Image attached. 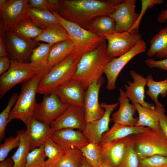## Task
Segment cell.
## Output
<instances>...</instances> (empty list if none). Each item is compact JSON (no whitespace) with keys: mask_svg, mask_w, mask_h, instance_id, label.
<instances>
[{"mask_svg":"<svg viewBox=\"0 0 167 167\" xmlns=\"http://www.w3.org/2000/svg\"><path fill=\"white\" fill-rule=\"evenodd\" d=\"M120 0H58V15L86 29L96 18L108 15L115 9Z\"/></svg>","mask_w":167,"mask_h":167,"instance_id":"6da1fadb","label":"cell"},{"mask_svg":"<svg viewBox=\"0 0 167 167\" xmlns=\"http://www.w3.org/2000/svg\"><path fill=\"white\" fill-rule=\"evenodd\" d=\"M107 49L106 41L94 50L84 54L79 63L72 78L81 81L85 90L93 81L103 76L106 65L113 59L108 55Z\"/></svg>","mask_w":167,"mask_h":167,"instance_id":"7a4b0ae2","label":"cell"},{"mask_svg":"<svg viewBox=\"0 0 167 167\" xmlns=\"http://www.w3.org/2000/svg\"><path fill=\"white\" fill-rule=\"evenodd\" d=\"M84 54L75 49L64 60L52 68L41 80L37 93L44 95H49L58 86L72 78Z\"/></svg>","mask_w":167,"mask_h":167,"instance_id":"3957f363","label":"cell"},{"mask_svg":"<svg viewBox=\"0 0 167 167\" xmlns=\"http://www.w3.org/2000/svg\"><path fill=\"white\" fill-rule=\"evenodd\" d=\"M43 77L37 74L22 83L20 94L10 113L9 122L13 119H19L26 126L33 117L38 104L36 99L37 88Z\"/></svg>","mask_w":167,"mask_h":167,"instance_id":"277c9868","label":"cell"},{"mask_svg":"<svg viewBox=\"0 0 167 167\" xmlns=\"http://www.w3.org/2000/svg\"><path fill=\"white\" fill-rule=\"evenodd\" d=\"M131 136L139 159L155 155L167 156V137L161 129H150Z\"/></svg>","mask_w":167,"mask_h":167,"instance_id":"5b68a950","label":"cell"},{"mask_svg":"<svg viewBox=\"0 0 167 167\" xmlns=\"http://www.w3.org/2000/svg\"><path fill=\"white\" fill-rule=\"evenodd\" d=\"M58 18L67 32L70 39L74 43L75 49L83 54L96 49L106 40L72 22L67 20L54 11L51 12Z\"/></svg>","mask_w":167,"mask_h":167,"instance_id":"8992f818","label":"cell"},{"mask_svg":"<svg viewBox=\"0 0 167 167\" xmlns=\"http://www.w3.org/2000/svg\"><path fill=\"white\" fill-rule=\"evenodd\" d=\"M4 40L11 60L21 63H29L33 50L40 43L34 39L19 36L10 31L0 33Z\"/></svg>","mask_w":167,"mask_h":167,"instance_id":"52a82bcc","label":"cell"},{"mask_svg":"<svg viewBox=\"0 0 167 167\" xmlns=\"http://www.w3.org/2000/svg\"><path fill=\"white\" fill-rule=\"evenodd\" d=\"M11 60L8 70L0 77V98L16 85L23 83L38 74L30 63Z\"/></svg>","mask_w":167,"mask_h":167,"instance_id":"ba28073f","label":"cell"},{"mask_svg":"<svg viewBox=\"0 0 167 167\" xmlns=\"http://www.w3.org/2000/svg\"><path fill=\"white\" fill-rule=\"evenodd\" d=\"M102 38L107 41V54L113 58L129 52L142 39L139 31L116 32L104 35Z\"/></svg>","mask_w":167,"mask_h":167,"instance_id":"9c48e42d","label":"cell"},{"mask_svg":"<svg viewBox=\"0 0 167 167\" xmlns=\"http://www.w3.org/2000/svg\"><path fill=\"white\" fill-rule=\"evenodd\" d=\"M70 105L62 101L53 92L45 95L33 113L35 119L50 125L67 109Z\"/></svg>","mask_w":167,"mask_h":167,"instance_id":"30bf717a","label":"cell"},{"mask_svg":"<svg viewBox=\"0 0 167 167\" xmlns=\"http://www.w3.org/2000/svg\"><path fill=\"white\" fill-rule=\"evenodd\" d=\"M146 43L143 39L140 41L131 50L124 54L115 58L106 65L104 71L106 75L107 82L106 88L112 90L116 88V81L121 71L134 57L144 53L146 50Z\"/></svg>","mask_w":167,"mask_h":167,"instance_id":"8fae6325","label":"cell"},{"mask_svg":"<svg viewBox=\"0 0 167 167\" xmlns=\"http://www.w3.org/2000/svg\"><path fill=\"white\" fill-rule=\"evenodd\" d=\"M136 0H121L115 10L109 16L114 20L116 32H133L134 26L139 18L136 12Z\"/></svg>","mask_w":167,"mask_h":167,"instance_id":"7c38bea8","label":"cell"},{"mask_svg":"<svg viewBox=\"0 0 167 167\" xmlns=\"http://www.w3.org/2000/svg\"><path fill=\"white\" fill-rule=\"evenodd\" d=\"M105 82L103 76L98 80H94L88 86L86 90L84 108L87 123L101 118L105 113L99 101L100 88Z\"/></svg>","mask_w":167,"mask_h":167,"instance_id":"4fadbf2b","label":"cell"},{"mask_svg":"<svg viewBox=\"0 0 167 167\" xmlns=\"http://www.w3.org/2000/svg\"><path fill=\"white\" fill-rule=\"evenodd\" d=\"M119 104V102L111 104L104 102L100 104L105 110L104 114L98 119L87 123L83 131L89 143L99 144L102 135L109 130L110 115Z\"/></svg>","mask_w":167,"mask_h":167,"instance_id":"5bb4252c","label":"cell"},{"mask_svg":"<svg viewBox=\"0 0 167 167\" xmlns=\"http://www.w3.org/2000/svg\"><path fill=\"white\" fill-rule=\"evenodd\" d=\"M86 123L84 107L70 105L50 126L53 132L65 128L76 129L83 131Z\"/></svg>","mask_w":167,"mask_h":167,"instance_id":"9a60e30c","label":"cell"},{"mask_svg":"<svg viewBox=\"0 0 167 167\" xmlns=\"http://www.w3.org/2000/svg\"><path fill=\"white\" fill-rule=\"evenodd\" d=\"M85 90L81 81L72 78L58 86L52 92L70 105L84 107Z\"/></svg>","mask_w":167,"mask_h":167,"instance_id":"2e32d148","label":"cell"},{"mask_svg":"<svg viewBox=\"0 0 167 167\" xmlns=\"http://www.w3.org/2000/svg\"><path fill=\"white\" fill-rule=\"evenodd\" d=\"M28 6V0H8L6 4L0 7L2 20L0 25L3 29V32L9 31L26 16V10Z\"/></svg>","mask_w":167,"mask_h":167,"instance_id":"e0dca14e","label":"cell"},{"mask_svg":"<svg viewBox=\"0 0 167 167\" xmlns=\"http://www.w3.org/2000/svg\"><path fill=\"white\" fill-rule=\"evenodd\" d=\"M131 139V135L99 145L103 163L111 167H117L122 160Z\"/></svg>","mask_w":167,"mask_h":167,"instance_id":"ac0fdd59","label":"cell"},{"mask_svg":"<svg viewBox=\"0 0 167 167\" xmlns=\"http://www.w3.org/2000/svg\"><path fill=\"white\" fill-rule=\"evenodd\" d=\"M130 75L133 81H128V85H125L127 97L133 104L138 103L145 107L154 109L155 107L153 104L145 101V88L147 84L146 79L133 70L130 71Z\"/></svg>","mask_w":167,"mask_h":167,"instance_id":"d6986e66","label":"cell"},{"mask_svg":"<svg viewBox=\"0 0 167 167\" xmlns=\"http://www.w3.org/2000/svg\"><path fill=\"white\" fill-rule=\"evenodd\" d=\"M50 138L66 151L74 147L79 149L89 143L83 131L71 128L54 131Z\"/></svg>","mask_w":167,"mask_h":167,"instance_id":"ffe728a7","label":"cell"},{"mask_svg":"<svg viewBox=\"0 0 167 167\" xmlns=\"http://www.w3.org/2000/svg\"><path fill=\"white\" fill-rule=\"evenodd\" d=\"M119 96L118 100L120 104L118 110L113 113L111 120L121 125L135 126L138 118L134 117L136 110L134 104L130 102V99L127 96L125 91L122 89H119Z\"/></svg>","mask_w":167,"mask_h":167,"instance_id":"44dd1931","label":"cell"},{"mask_svg":"<svg viewBox=\"0 0 167 167\" xmlns=\"http://www.w3.org/2000/svg\"><path fill=\"white\" fill-rule=\"evenodd\" d=\"M26 126L25 131L29 140L31 151L44 145L51 138L53 131L49 125L32 117Z\"/></svg>","mask_w":167,"mask_h":167,"instance_id":"7402d4cb","label":"cell"},{"mask_svg":"<svg viewBox=\"0 0 167 167\" xmlns=\"http://www.w3.org/2000/svg\"><path fill=\"white\" fill-rule=\"evenodd\" d=\"M137 111L139 117L135 126L148 127L150 129L160 130V120L165 110L162 105L155 106L152 109L143 106L138 103L134 104Z\"/></svg>","mask_w":167,"mask_h":167,"instance_id":"603a6c76","label":"cell"},{"mask_svg":"<svg viewBox=\"0 0 167 167\" xmlns=\"http://www.w3.org/2000/svg\"><path fill=\"white\" fill-rule=\"evenodd\" d=\"M150 129L148 127L125 126L114 123L110 129L102 135L99 144L101 145L132 135L144 132Z\"/></svg>","mask_w":167,"mask_h":167,"instance_id":"cb8c5ba5","label":"cell"},{"mask_svg":"<svg viewBox=\"0 0 167 167\" xmlns=\"http://www.w3.org/2000/svg\"><path fill=\"white\" fill-rule=\"evenodd\" d=\"M52 45L47 43H40L33 50L31 56L30 63L37 70L38 74L43 77L49 71L48 58Z\"/></svg>","mask_w":167,"mask_h":167,"instance_id":"d4e9b609","label":"cell"},{"mask_svg":"<svg viewBox=\"0 0 167 167\" xmlns=\"http://www.w3.org/2000/svg\"><path fill=\"white\" fill-rule=\"evenodd\" d=\"M26 16L35 25L42 30L60 23L57 16L50 11L40 10L29 6L26 10Z\"/></svg>","mask_w":167,"mask_h":167,"instance_id":"484cf974","label":"cell"},{"mask_svg":"<svg viewBox=\"0 0 167 167\" xmlns=\"http://www.w3.org/2000/svg\"><path fill=\"white\" fill-rule=\"evenodd\" d=\"M75 49V45L70 39L53 45L51 48L48 58L49 71L66 58Z\"/></svg>","mask_w":167,"mask_h":167,"instance_id":"4316f807","label":"cell"},{"mask_svg":"<svg viewBox=\"0 0 167 167\" xmlns=\"http://www.w3.org/2000/svg\"><path fill=\"white\" fill-rule=\"evenodd\" d=\"M146 55L149 57L156 55L160 58H167V25L152 37Z\"/></svg>","mask_w":167,"mask_h":167,"instance_id":"83f0119b","label":"cell"},{"mask_svg":"<svg viewBox=\"0 0 167 167\" xmlns=\"http://www.w3.org/2000/svg\"><path fill=\"white\" fill-rule=\"evenodd\" d=\"M69 39L67 32L61 23H59L47 29L42 30L41 33L34 40L53 45Z\"/></svg>","mask_w":167,"mask_h":167,"instance_id":"f1b7e54d","label":"cell"},{"mask_svg":"<svg viewBox=\"0 0 167 167\" xmlns=\"http://www.w3.org/2000/svg\"><path fill=\"white\" fill-rule=\"evenodd\" d=\"M86 29L102 37L104 35L116 32L115 22L109 16H100L93 20Z\"/></svg>","mask_w":167,"mask_h":167,"instance_id":"f546056e","label":"cell"},{"mask_svg":"<svg viewBox=\"0 0 167 167\" xmlns=\"http://www.w3.org/2000/svg\"><path fill=\"white\" fill-rule=\"evenodd\" d=\"M9 31L21 37L31 39L37 37L42 31V30L32 23L26 16L17 22Z\"/></svg>","mask_w":167,"mask_h":167,"instance_id":"4dcf8cb0","label":"cell"},{"mask_svg":"<svg viewBox=\"0 0 167 167\" xmlns=\"http://www.w3.org/2000/svg\"><path fill=\"white\" fill-rule=\"evenodd\" d=\"M17 135L19 137L20 143L17 150L11 157L14 163L13 167H25L28 155L31 151L30 142L24 130L18 131Z\"/></svg>","mask_w":167,"mask_h":167,"instance_id":"1f68e13d","label":"cell"},{"mask_svg":"<svg viewBox=\"0 0 167 167\" xmlns=\"http://www.w3.org/2000/svg\"><path fill=\"white\" fill-rule=\"evenodd\" d=\"M147 86L148 87L146 94L154 102L155 106L162 105L159 101L160 95L162 97L167 95V78L161 81H155L151 75L147 76Z\"/></svg>","mask_w":167,"mask_h":167,"instance_id":"d6a6232c","label":"cell"},{"mask_svg":"<svg viewBox=\"0 0 167 167\" xmlns=\"http://www.w3.org/2000/svg\"><path fill=\"white\" fill-rule=\"evenodd\" d=\"M44 145L45 152L48 158L45 161L46 167H56L66 151L51 138Z\"/></svg>","mask_w":167,"mask_h":167,"instance_id":"836d02e7","label":"cell"},{"mask_svg":"<svg viewBox=\"0 0 167 167\" xmlns=\"http://www.w3.org/2000/svg\"><path fill=\"white\" fill-rule=\"evenodd\" d=\"M83 157L79 148H71L66 151L56 167H81Z\"/></svg>","mask_w":167,"mask_h":167,"instance_id":"e575fe53","label":"cell"},{"mask_svg":"<svg viewBox=\"0 0 167 167\" xmlns=\"http://www.w3.org/2000/svg\"><path fill=\"white\" fill-rule=\"evenodd\" d=\"M79 149L84 158L92 167H98L103 163L99 144L89 143Z\"/></svg>","mask_w":167,"mask_h":167,"instance_id":"d590c367","label":"cell"},{"mask_svg":"<svg viewBox=\"0 0 167 167\" xmlns=\"http://www.w3.org/2000/svg\"><path fill=\"white\" fill-rule=\"evenodd\" d=\"M46 157L44 145H41L29 152L25 167H46Z\"/></svg>","mask_w":167,"mask_h":167,"instance_id":"8d00e7d4","label":"cell"},{"mask_svg":"<svg viewBox=\"0 0 167 167\" xmlns=\"http://www.w3.org/2000/svg\"><path fill=\"white\" fill-rule=\"evenodd\" d=\"M19 96L17 93H14L9 99L7 105L0 113V140L4 138L5 131L7 124L9 123V116Z\"/></svg>","mask_w":167,"mask_h":167,"instance_id":"74e56055","label":"cell"},{"mask_svg":"<svg viewBox=\"0 0 167 167\" xmlns=\"http://www.w3.org/2000/svg\"><path fill=\"white\" fill-rule=\"evenodd\" d=\"M139 160L131 138L124 156L117 167H139Z\"/></svg>","mask_w":167,"mask_h":167,"instance_id":"f35d334b","label":"cell"},{"mask_svg":"<svg viewBox=\"0 0 167 167\" xmlns=\"http://www.w3.org/2000/svg\"><path fill=\"white\" fill-rule=\"evenodd\" d=\"M139 167H167V156L155 155L139 159Z\"/></svg>","mask_w":167,"mask_h":167,"instance_id":"ab89813d","label":"cell"},{"mask_svg":"<svg viewBox=\"0 0 167 167\" xmlns=\"http://www.w3.org/2000/svg\"><path fill=\"white\" fill-rule=\"evenodd\" d=\"M20 143L19 137L11 136L6 139L0 145V161L5 160L9 152L13 149L18 147Z\"/></svg>","mask_w":167,"mask_h":167,"instance_id":"60d3db41","label":"cell"},{"mask_svg":"<svg viewBox=\"0 0 167 167\" xmlns=\"http://www.w3.org/2000/svg\"><path fill=\"white\" fill-rule=\"evenodd\" d=\"M30 7L41 10L57 12L58 9V0H29Z\"/></svg>","mask_w":167,"mask_h":167,"instance_id":"b9f144b4","label":"cell"},{"mask_svg":"<svg viewBox=\"0 0 167 167\" xmlns=\"http://www.w3.org/2000/svg\"><path fill=\"white\" fill-rule=\"evenodd\" d=\"M141 8L139 14V18L134 26V30L139 31V25L141 20L146 11L156 5H160L164 3L163 0H141Z\"/></svg>","mask_w":167,"mask_h":167,"instance_id":"7bdbcfd3","label":"cell"},{"mask_svg":"<svg viewBox=\"0 0 167 167\" xmlns=\"http://www.w3.org/2000/svg\"><path fill=\"white\" fill-rule=\"evenodd\" d=\"M144 62L146 65L150 68H156L167 71V58L160 60L148 58Z\"/></svg>","mask_w":167,"mask_h":167,"instance_id":"ee69618b","label":"cell"},{"mask_svg":"<svg viewBox=\"0 0 167 167\" xmlns=\"http://www.w3.org/2000/svg\"><path fill=\"white\" fill-rule=\"evenodd\" d=\"M11 60L9 57L0 58V75L6 72L9 69Z\"/></svg>","mask_w":167,"mask_h":167,"instance_id":"f6af8a7d","label":"cell"},{"mask_svg":"<svg viewBox=\"0 0 167 167\" xmlns=\"http://www.w3.org/2000/svg\"><path fill=\"white\" fill-rule=\"evenodd\" d=\"M4 57L10 58L3 39L0 36V58Z\"/></svg>","mask_w":167,"mask_h":167,"instance_id":"bcb514c9","label":"cell"},{"mask_svg":"<svg viewBox=\"0 0 167 167\" xmlns=\"http://www.w3.org/2000/svg\"><path fill=\"white\" fill-rule=\"evenodd\" d=\"M160 128L165 135L167 137V116L164 113L160 120Z\"/></svg>","mask_w":167,"mask_h":167,"instance_id":"7dc6e473","label":"cell"},{"mask_svg":"<svg viewBox=\"0 0 167 167\" xmlns=\"http://www.w3.org/2000/svg\"><path fill=\"white\" fill-rule=\"evenodd\" d=\"M166 6V9L162 10L157 16V20L160 23H165L167 20V2Z\"/></svg>","mask_w":167,"mask_h":167,"instance_id":"c3c4849f","label":"cell"},{"mask_svg":"<svg viewBox=\"0 0 167 167\" xmlns=\"http://www.w3.org/2000/svg\"><path fill=\"white\" fill-rule=\"evenodd\" d=\"M14 165L13 161L11 158H8L1 161L0 167H13Z\"/></svg>","mask_w":167,"mask_h":167,"instance_id":"681fc988","label":"cell"},{"mask_svg":"<svg viewBox=\"0 0 167 167\" xmlns=\"http://www.w3.org/2000/svg\"><path fill=\"white\" fill-rule=\"evenodd\" d=\"M81 167H92L83 157L82 165Z\"/></svg>","mask_w":167,"mask_h":167,"instance_id":"f907efd6","label":"cell"},{"mask_svg":"<svg viewBox=\"0 0 167 167\" xmlns=\"http://www.w3.org/2000/svg\"><path fill=\"white\" fill-rule=\"evenodd\" d=\"M8 0H0V7L4 5L7 2Z\"/></svg>","mask_w":167,"mask_h":167,"instance_id":"816d5d0a","label":"cell"},{"mask_svg":"<svg viewBox=\"0 0 167 167\" xmlns=\"http://www.w3.org/2000/svg\"><path fill=\"white\" fill-rule=\"evenodd\" d=\"M98 167H111L103 162L102 164L100 166Z\"/></svg>","mask_w":167,"mask_h":167,"instance_id":"f5cc1de1","label":"cell"}]
</instances>
